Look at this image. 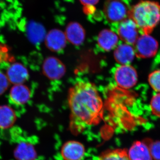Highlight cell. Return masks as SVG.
Wrapping results in <instances>:
<instances>
[{
  "label": "cell",
  "mask_w": 160,
  "mask_h": 160,
  "mask_svg": "<svg viewBox=\"0 0 160 160\" xmlns=\"http://www.w3.org/2000/svg\"><path fill=\"white\" fill-rule=\"evenodd\" d=\"M68 104L70 127L80 132L88 126L98 124L103 117V103L96 86L90 82H78L69 89Z\"/></svg>",
  "instance_id": "cell-1"
},
{
  "label": "cell",
  "mask_w": 160,
  "mask_h": 160,
  "mask_svg": "<svg viewBox=\"0 0 160 160\" xmlns=\"http://www.w3.org/2000/svg\"><path fill=\"white\" fill-rule=\"evenodd\" d=\"M128 14L142 34L149 35L160 22V5L154 1H141L132 8Z\"/></svg>",
  "instance_id": "cell-2"
},
{
  "label": "cell",
  "mask_w": 160,
  "mask_h": 160,
  "mask_svg": "<svg viewBox=\"0 0 160 160\" xmlns=\"http://www.w3.org/2000/svg\"><path fill=\"white\" fill-rule=\"evenodd\" d=\"M135 55L141 58L153 57L157 52L158 43L150 35L142 34L139 36L134 44Z\"/></svg>",
  "instance_id": "cell-3"
},
{
  "label": "cell",
  "mask_w": 160,
  "mask_h": 160,
  "mask_svg": "<svg viewBox=\"0 0 160 160\" xmlns=\"http://www.w3.org/2000/svg\"><path fill=\"white\" fill-rule=\"evenodd\" d=\"M103 11L106 19L111 23L121 22L126 19L129 11L122 0H106Z\"/></svg>",
  "instance_id": "cell-4"
},
{
  "label": "cell",
  "mask_w": 160,
  "mask_h": 160,
  "mask_svg": "<svg viewBox=\"0 0 160 160\" xmlns=\"http://www.w3.org/2000/svg\"><path fill=\"white\" fill-rule=\"evenodd\" d=\"M114 78L118 86L124 89H129L136 84L138 73L129 65H121L114 72Z\"/></svg>",
  "instance_id": "cell-5"
},
{
  "label": "cell",
  "mask_w": 160,
  "mask_h": 160,
  "mask_svg": "<svg viewBox=\"0 0 160 160\" xmlns=\"http://www.w3.org/2000/svg\"><path fill=\"white\" fill-rule=\"evenodd\" d=\"M43 72L49 79L58 80L65 75L66 68L59 59L54 57L46 58L43 62Z\"/></svg>",
  "instance_id": "cell-6"
},
{
  "label": "cell",
  "mask_w": 160,
  "mask_h": 160,
  "mask_svg": "<svg viewBox=\"0 0 160 160\" xmlns=\"http://www.w3.org/2000/svg\"><path fill=\"white\" fill-rule=\"evenodd\" d=\"M118 34L119 38L126 44L133 45L139 37L138 29L132 20L126 19L121 22Z\"/></svg>",
  "instance_id": "cell-7"
},
{
  "label": "cell",
  "mask_w": 160,
  "mask_h": 160,
  "mask_svg": "<svg viewBox=\"0 0 160 160\" xmlns=\"http://www.w3.org/2000/svg\"><path fill=\"white\" fill-rule=\"evenodd\" d=\"M65 32L58 29H52L49 31L45 38L46 47L52 51L59 52L64 49L66 45Z\"/></svg>",
  "instance_id": "cell-8"
},
{
  "label": "cell",
  "mask_w": 160,
  "mask_h": 160,
  "mask_svg": "<svg viewBox=\"0 0 160 160\" xmlns=\"http://www.w3.org/2000/svg\"><path fill=\"white\" fill-rule=\"evenodd\" d=\"M61 154L65 160H81L85 155V147L79 142L69 141L62 147Z\"/></svg>",
  "instance_id": "cell-9"
},
{
  "label": "cell",
  "mask_w": 160,
  "mask_h": 160,
  "mask_svg": "<svg viewBox=\"0 0 160 160\" xmlns=\"http://www.w3.org/2000/svg\"><path fill=\"white\" fill-rule=\"evenodd\" d=\"M67 40L75 46L82 45L86 38V31L77 22H71L66 26L65 32Z\"/></svg>",
  "instance_id": "cell-10"
},
{
  "label": "cell",
  "mask_w": 160,
  "mask_h": 160,
  "mask_svg": "<svg viewBox=\"0 0 160 160\" xmlns=\"http://www.w3.org/2000/svg\"><path fill=\"white\" fill-rule=\"evenodd\" d=\"M7 76L9 82L14 84H23L29 78L28 69L19 63H15L7 69Z\"/></svg>",
  "instance_id": "cell-11"
},
{
  "label": "cell",
  "mask_w": 160,
  "mask_h": 160,
  "mask_svg": "<svg viewBox=\"0 0 160 160\" xmlns=\"http://www.w3.org/2000/svg\"><path fill=\"white\" fill-rule=\"evenodd\" d=\"M118 41V36L110 29H103L98 36V45L105 51H110L115 49Z\"/></svg>",
  "instance_id": "cell-12"
},
{
  "label": "cell",
  "mask_w": 160,
  "mask_h": 160,
  "mask_svg": "<svg viewBox=\"0 0 160 160\" xmlns=\"http://www.w3.org/2000/svg\"><path fill=\"white\" fill-rule=\"evenodd\" d=\"M135 56L134 48L129 44H120L115 49V59L121 65H129L133 61Z\"/></svg>",
  "instance_id": "cell-13"
},
{
  "label": "cell",
  "mask_w": 160,
  "mask_h": 160,
  "mask_svg": "<svg viewBox=\"0 0 160 160\" xmlns=\"http://www.w3.org/2000/svg\"><path fill=\"white\" fill-rule=\"evenodd\" d=\"M128 154L130 160H152L149 147L144 142L137 141L133 143Z\"/></svg>",
  "instance_id": "cell-14"
},
{
  "label": "cell",
  "mask_w": 160,
  "mask_h": 160,
  "mask_svg": "<svg viewBox=\"0 0 160 160\" xmlns=\"http://www.w3.org/2000/svg\"><path fill=\"white\" fill-rule=\"evenodd\" d=\"M30 96L31 92L29 88L23 84L15 85L9 93L11 101L18 105L26 104L30 99Z\"/></svg>",
  "instance_id": "cell-15"
},
{
  "label": "cell",
  "mask_w": 160,
  "mask_h": 160,
  "mask_svg": "<svg viewBox=\"0 0 160 160\" xmlns=\"http://www.w3.org/2000/svg\"><path fill=\"white\" fill-rule=\"evenodd\" d=\"M14 157L17 160H35L37 153L34 146L26 142H21L14 149Z\"/></svg>",
  "instance_id": "cell-16"
},
{
  "label": "cell",
  "mask_w": 160,
  "mask_h": 160,
  "mask_svg": "<svg viewBox=\"0 0 160 160\" xmlns=\"http://www.w3.org/2000/svg\"><path fill=\"white\" fill-rule=\"evenodd\" d=\"M16 120V115L12 108L6 105L0 106V129L11 128Z\"/></svg>",
  "instance_id": "cell-17"
},
{
  "label": "cell",
  "mask_w": 160,
  "mask_h": 160,
  "mask_svg": "<svg viewBox=\"0 0 160 160\" xmlns=\"http://www.w3.org/2000/svg\"><path fill=\"white\" fill-rule=\"evenodd\" d=\"M99 160H130L128 152L125 149H112L105 152Z\"/></svg>",
  "instance_id": "cell-18"
},
{
  "label": "cell",
  "mask_w": 160,
  "mask_h": 160,
  "mask_svg": "<svg viewBox=\"0 0 160 160\" xmlns=\"http://www.w3.org/2000/svg\"><path fill=\"white\" fill-rule=\"evenodd\" d=\"M45 29L41 25H35L33 29H31L29 33V38L32 43H41L45 39L46 36Z\"/></svg>",
  "instance_id": "cell-19"
},
{
  "label": "cell",
  "mask_w": 160,
  "mask_h": 160,
  "mask_svg": "<svg viewBox=\"0 0 160 160\" xmlns=\"http://www.w3.org/2000/svg\"><path fill=\"white\" fill-rule=\"evenodd\" d=\"M144 142L149 147L152 158L154 160H160V141L147 139Z\"/></svg>",
  "instance_id": "cell-20"
},
{
  "label": "cell",
  "mask_w": 160,
  "mask_h": 160,
  "mask_svg": "<svg viewBox=\"0 0 160 160\" xmlns=\"http://www.w3.org/2000/svg\"><path fill=\"white\" fill-rule=\"evenodd\" d=\"M149 82L155 91L160 92V70H156L149 74Z\"/></svg>",
  "instance_id": "cell-21"
},
{
  "label": "cell",
  "mask_w": 160,
  "mask_h": 160,
  "mask_svg": "<svg viewBox=\"0 0 160 160\" xmlns=\"http://www.w3.org/2000/svg\"><path fill=\"white\" fill-rule=\"evenodd\" d=\"M150 108L152 114L160 117V93L155 95L152 98Z\"/></svg>",
  "instance_id": "cell-22"
},
{
  "label": "cell",
  "mask_w": 160,
  "mask_h": 160,
  "mask_svg": "<svg viewBox=\"0 0 160 160\" xmlns=\"http://www.w3.org/2000/svg\"><path fill=\"white\" fill-rule=\"evenodd\" d=\"M9 85V82L7 76L0 72V96L7 90Z\"/></svg>",
  "instance_id": "cell-23"
},
{
  "label": "cell",
  "mask_w": 160,
  "mask_h": 160,
  "mask_svg": "<svg viewBox=\"0 0 160 160\" xmlns=\"http://www.w3.org/2000/svg\"><path fill=\"white\" fill-rule=\"evenodd\" d=\"M79 1L84 6H92L97 4L99 0H79Z\"/></svg>",
  "instance_id": "cell-24"
}]
</instances>
